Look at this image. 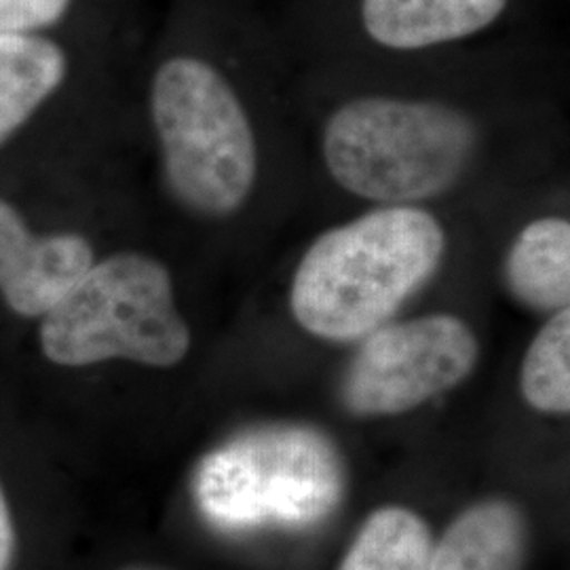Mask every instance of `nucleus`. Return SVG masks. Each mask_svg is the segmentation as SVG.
Masks as SVG:
<instances>
[{
  "instance_id": "obj_4",
  "label": "nucleus",
  "mask_w": 570,
  "mask_h": 570,
  "mask_svg": "<svg viewBox=\"0 0 570 570\" xmlns=\"http://www.w3.org/2000/svg\"><path fill=\"white\" fill-rule=\"evenodd\" d=\"M39 338L45 360L60 367L110 360L174 367L190 348L167 266L140 252L96 261L42 317Z\"/></svg>"
},
{
  "instance_id": "obj_7",
  "label": "nucleus",
  "mask_w": 570,
  "mask_h": 570,
  "mask_svg": "<svg viewBox=\"0 0 570 570\" xmlns=\"http://www.w3.org/2000/svg\"><path fill=\"white\" fill-rule=\"evenodd\" d=\"M96 263L81 233H35L20 209L0 197V296L26 320H42Z\"/></svg>"
},
{
  "instance_id": "obj_16",
  "label": "nucleus",
  "mask_w": 570,
  "mask_h": 570,
  "mask_svg": "<svg viewBox=\"0 0 570 570\" xmlns=\"http://www.w3.org/2000/svg\"><path fill=\"white\" fill-rule=\"evenodd\" d=\"M122 570H157V569H148V567H129V569Z\"/></svg>"
},
{
  "instance_id": "obj_5",
  "label": "nucleus",
  "mask_w": 570,
  "mask_h": 570,
  "mask_svg": "<svg viewBox=\"0 0 570 570\" xmlns=\"http://www.w3.org/2000/svg\"><path fill=\"white\" fill-rule=\"evenodd\" d=\"M345 469L334 444L306 428L247 431L205 456L195 499L220 529L308 527L336 510Z\"/></svg>"
},
{
  "instance_id": "obj_14",
  "label": "nucleus",
  "mask_w": 570,
  "mask_h": 570,
  "mask_svg": "<svg viewBox=\"0 0 570 570\" xmlns=\"http://www.w3.org/2000/svg\"><path fill=\"white\" fill-rule=\"evenodd\" d=\"M70 7L72 0H0V37L41 35L58 26Z\"/></svg>"
},
{
  "instance_id": "obj_9",
  "label": "nucleus",
  "mask_w": 570,
  "mask_h": 570,
  "mask_svg": "<svg viewBox=\"0 0 570 570\" xmlns=\"http://www.w3.org/2000/svg\"><path fill=\"white\" fill-rule=\"evenodd\" d=\"M527 518L510 501L490 499L463 511L431 548L429 570H522Z\"/></svg>"
},
{
  "instance_id": "obj_12",
  "label": "nucleus",
  "mask_w": 570,
  "mask_h": 570,
  "mask_svg": "<svg viewBox=\"0 0 570 570\" xmlns=\"http://www.w3.org/2000/svg\"><path fill=\"white\" fill-rule=\"evenodd\" d=\"M431 548L428 524L414 511L383 508L364 522L341 570H429Z\"/></svg>"
},
{
  "instance_id": "obj_6",
  "label": "nucleus",
  "mask_w": 570,
  "mask_h": 570,
  "mask_svg": "<svg viewBox=\"0 0 570 570\" xmlns=\"http://www.w3.org/2000/svg\"><path fill=\"white\" fill-rule=\"evenodd\" d=\"M480 345L465 322L429 315L370 332L346 367L343 402L357 416H391L465 381Z\"/></svg>"
},
{
  "instance_id": "obj_10",
  "label": "nucleus",
  "mask_w": 570,
  "mask_h": 570,
  "mask_svg": "<svg viewBox=\"0 0 570 570\" xmlns=\"http://www.w3.org/2000/svg\"><path fill=\"white\" fill-rule=\"evenodd\" d=\"M68 70L63 47L45 35L0 37V148L60 91Z\"/></svg>"
},
{
  "instance_id": "obj_13",
  "label": "nucleus",
  "mask_w": 570,
  "mask_h": 570,
  "mask_svg": "<svg viewBox=\"0 0 570 570\" xmlns=\"http://www.w3.org/2000/svg\"><path fill=\"white\" fill-rule=\"evenodd\" d=\"M522 395L548 414L570 410V313L562 308L539 330L522 364Z\"/></svg>"
},
{
  "instance_id": "obj_8",
  "label": "nucleus",
  "mask_w": 570,
  "mask_h": 570,
  "mask_svg": "<svg viewBox=\"0 0 570 570\" xmlns=\"http://www.w3.org/2000/svg\"><path fill=\"white\" fill-rule=\"evenodd\" d=\"M510 0H362L367 37L395 51L463 41L499 20Z\"/></svg>"
},
{
  "instance_id": "obj_15",
  "label": "nucleus",
  "mask_w": 570,
  "mask_h": 570,
  "mask_svg": "<svg viewBox=\"0 0 570 570\" xmlns=\"http://www.w3.org/2000/svg\"><path fill=\"white\" fill-rule=\"evenodd\" d=\"M21 537L13 508L0 484V570L20 569Z\"/></svg>"
},
{
  "instance_id": "obj_11",
  "label": "nucleus",
  "mask_w": 570,
  "mask_h": 570,
  "mask_svg": "<svg viewBox=\"0 0 570 570\" xmlns=\"http://www.w3.org/2000/svg\"><path fill=\"white\" fill-rule=\"evenodd\" d=\"M511 294L539 311H562L570 298V225L539 218L513 239L505 261Z\"/></svg>"
},
{
  "instance_id": "obj_2",
  "label": "nucleus",
  "mask_w": 570,
  "mask_h": 570,
  "mask_svg": "<svg viewBox=\"0 0 570 570\" xmlns=\"http://www.w3.org/2000/svg\"><path fill=\"white\" fill-rule=\"evenodd\" d=\"M478 142V122L454 104L360 96L327 117L322 155L346 193L376 204L412 205L459 183Z\"/></svg>"
},
{
  "instance_id": "obj_1",
  "label": "nucleus",
  "mask_w": 570,
  "mask_h": 570,
  "mask_svg": "<svg viewBox=\"0 0 570 570\" xmlns=\"http://www.w3.org/2000/svg\"><path fill=\"white\" fill-rule=\"evenodd\" d=\"M446 252V233L423 207L385 205L334 226L306 249L289 305L306 332L355 341L383 326Z\"/></svg>"
},
{
  "instance_id": "obj_3",
  "label": "nucleus",
  "mask_w": 570,
  "mask_h": 570,
  "mask_svg": "<svg viewBox=\"0 0 570 570\" xmlns=\"http://www.w3.org/2000/svg\"><path fill=\"white\" fill-rule=\"evenodd\" d=\"M150 121L165 180L195 214L237 212L258 176L256 134L225 75L197 56H174L150 81Z\"/></svg>"
}]
</instances>
